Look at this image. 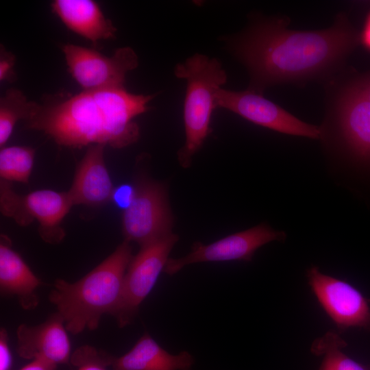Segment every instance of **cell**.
Returning <instances> with one entry per match:
<instances>
[{
	"mask_svg": "<svg viewBox=\"0 0 370 370\" xmlns=\"http://www.w3.org/2000/svg\"><path fill=\"white\" fill-rule=\"evenodd\" d=\"M40 104L28 101L26 96L16 88L8 89L0 99V146L3 147L11 136L16 122L31 119Z\"/></svg>",
	"mask_w": 370,
	"mask_h": 370,
	"instance_id": "ac0fdd59",
	"label": "cell"
},
{
	"mask_svg": "<svg viewBox=\"0 0 370 370\" xmlns=\"http://www.w3.org/2000/svg\"><path fill=\"white\" fill-rule=\"evenodd\" d=\"M42 284L21 256L11 247V243L1 236L0 244V288L7 295L18 297L25 310L35 308L39 302L36 291Z\"/></svg>",
	"mask_w": 370,
	"mask_h": 370,
	"instance_id": "e0dca14e",
	"label": "cell"
},
{
	"mask_svg": "<svg viewBox=\"0 0 370 370\" xmlns=\"http://www.w3.org/2000/svg\"><path fill=\"white\" fill-rule=\"evenodd\" d=\"M34 150L24 146L3 147L0 151V175L5 181L27 183L34 164Z\"/></svg>",
	"mask_w": 370,
	"mask_h": 370,
	"instance_id": "ffe728a7",
	"label": "cell"
},
{
	"mask_svg": "<svg viewBox=\"0 0 370 370\" xmlns=\"http://www.w3.org/2000/svg\"><path fill=\"white\" fill-rule=\"evenodd\" d=\"M216 106L280 133L312 139L321 138L320 126L301 121L262 95L248 89L233 91L219 88L216 95Z\"/></svg>",
	"mask_w": 370,
	"mask_h": 370,
	"instance_id": "30bf717a",
	"label": "cell"
},
{
	"mask_svg": "<svg viewBox=\"0 0 370 370\" xmlns=\"http://www.w3.org/2000/svg\"><path fill=\"white\" fill-rule=\"evenodd\" d=\"M179 238L173 232L140 247L127 269L118 306L113 314L119 328L130 324L140 305L164 271L169 255Z\"/></svg>",
	"mask_w": 370,
	"mask_h": 370,
	"instance_id": "8992f818",
	"label": "cell"
},
{
	"mask_svg": "<svg viewBox=\"0 0 370 370\" xmlns=\"http://www.w3.org/2000/svg\"><path fill=\"white\" fill-rule=\"evenodd\" d=\"M174 73L187 83L184 103L186 140L177 153L180 164L187 168L210 132L216 95L226 82L227 74L217 59L199 53L177 64Z\"/></svg>",
	"mask_w": 370,
	"mask_h": 370,
	"instance_id": "5b68a950",
	"label": "cell"
},
{
	"mask_svg": "<svg viewBox=\"0 0 370 370\" xmlns=\"http://www.w3.org/2000/svg\"><path fill=\"white\" fill-rule=\"evenodd\" d=\"M104 147L89 146L79 162L68 191L73 204L98 206L111 200L114 188L105 165Z\"/></svg>",
	"mask_w": 370,
	"mask_h": 370,
	"instance_id": "5bb4252c",
	"label": "cell"
},
{
	"mask_svg": "<svg viewBox=\"0 0 370 370\" xmlns=\"http://www.w3.org/2000/svg\"><path fill=\"white\" fill-rule=\"evenodd\" d=\"M113 356L85 345L77 348L71 356L70 365L73 370L111 369Z\"/></svg>",
	"mask_w": 370,
	"mask_h": 370,
	"instance_id": "44dd1931",
	"label": "cell"
},
{
	"mask_svg": "<svg viewBox=\"0 0 370 370\" xmlns=\"http://www.w3.org/2000/svg\"><path fill=\"white\" fill-rule=\"evenodd\" d=\"M12 355L8 343L6 330L0 331V370H11L12 367Z\"/></svg>",
	"mask_w": 370,
	"mask_h": 370,
	"instance_id": "603a6c76",
	"label": "cell"
},
{
	"mask_svg": "<svg viewBox=\"0 0 370 370\" xmlns=\"http://www.w3.org/2000/svg\"><path fill=\"white\" fill-rule=\"evenodd\" d=\"M66 331L58 312L35 326L21 324L16 331V352L24 359L70 365L71 343Z\"/></svg>",
	"mask_w": 370,
	"mask_h": 370,
	"instance_id": "4fadbf2b",
	"label": "cell"
},
{
	"mask_svg": "<svg viewBox=\"0 0 370 370\" xmlns=\"http://www.w3.org/2000/svg\"><path fill=\"white\" fill-rule=\"evenodd\" d=\"M124 241L99 265L71 283L58 279L49 293L67 331L77 334L98 328L101 317L113 315L119 303L124 277L133 256Z\"/></svg>",
	"mask_w": 370,
	"mask_h": 370,
	"instance_id": "3957f363",
	"label": "cell"
},
{
	"mask_svg": "<svg viewBox=\"0 0 370 370\" xmlns=\"http://www.w3.org/2000/svg\"><path fill=\"white\" fill-rule=\"evenodd\" d=\"M73 205L69 193L38 190L25 196L16 194L7 181L1 180V211L19 225H26L34 219L40 225L41 236L49 243H58L64 232L59 224Z\"/></svg>",
	"mask_w": 370,
	"mask_h": 370,
	"instance_id": "ba28073f",
	"label": "cell"
},
{
	"mask_svg": "<svg viewBox=\"0 0 370 370\" xmlns=\"http://www.w3.org/2000/svg\"><path fill=\"white\" fill-rule=\"evenodd\" d=\"M62 51L69 73L84 90L123 88L127 73L138 65L136 53L129 47L116 49L110 57L70 43Z\"/></svg>",
	"mask_w": 370,
	"mask_h": 370,
	"instance_id": "52a82bcc",
	"label": "cell"
},
{
	"mask_svg": "<svg viewBox=\"0 0 370 370\" xmlns=\"http://www.w3.org/2000/svg\"><path fill=\"white\" fill-rule=\"evenodd\" d=\"M325 116L321 138L327 145L370 161V72L349 75L344 69L323 84Z\"/></svg>",
	"mask_w": 370,
	"mask_h": 370,
	"instance_id": "277c9868",
	"label": "cell"
},
{
	"mask_svg": "<svg viewBox=\"0 0 370 370\" xmlns=\"http://www.w3.org/2000/svg\"><path fill=\"white\" fill-rule=\"evenodd\" d=\"M51 9L71 31L96 45L115 36L116 28L92 0H55Z\"/></svg>",
	"mask_w": 370,
	"mask_h": 370,
	"instance_id": "9a60e30c",
	"label": "cell"
},
{
	"mask_svg": "<svg viewBox=\"0 0 370 370\" xmlns=\"http://www.w3.org/2000/svg\"><path fill=\"white\" fill-rule=\"evenodd\" d=\"M285 15L260 18L232 42L236 57L250 75L248 90L262 95L279 84H325L345 69L360 43V34L344 12L323 29H288Z\"/></svg>",
	"mask_w": 370,
	"mask_h": 370,
	"instance_id": "6da1fadb",
	"label": "cell"
},
{
	"mask_svg": "<svg viewBox=\"0 0 370 370\" xmlns=\"http://www.w3.org/2000/svg\"><path fill=\"white\" fill-rule=\"evenodd\" d=\"M15 62L14 56L7 51L3 47H1L0 53V81H12L15 73L14 66Z\"/></svg>",
	"mask_w": 370,
	"mask_h": 370,
	"instance_id": "7402d4cb",
	"label": "cell"
},
{
	"mask_svg": "<svg viewBox=\"0 0 370 370\" xmlns=\"http://www.w3.org/2000/svg\"><path fill=\"white\" fill-rule=\"evenodd\" d=\"M135 195V188H132L129 185H122L119 187L114 188L112 199L115 204L121 207H125L126 209L134 199Z\"/></svg>",
	"mask_w": 370,
	"mask_h": 370,
	"instance_id": "cb8c5ba5",
	"label": "cell"
},
{
	"mask_svg": "<svg viewBox=\"0 0 370 370\" xmlns=\"http://www.w3.org/2000/svg\"><path fill=\"white\" fill-rule=\"evenodd\" d=\"M154 95H136L125 87L82 92L40 105L27 121L58 144L73 148L103 145L123 148L138 140L134 119L147 112Z\"/></svg>",
	"mask_w": 370,
	"mask_h": 370,
	"instance_id": "7a4b0ae2",
	"label": "cell"
},
{
	"mask_svg": "<svg viewBox=\"0 0 370 370\" xmlns=\"http://www.w3.org/2000/svg\"><path fill=\"white\" fill-rule=\"evenodd\" d=\"M173 222L165 187L149 180L140 182L122 216L125 241L141 247L172 233Z\"/></svg>",
	"mask_w": 370,
	"mask_h": 370,
	"instance_id": "9c48e42d",
	"label": "cell"
},
{
	"mask_svg": "<svg viewBox=\"0 0 370 370\" xmlns=\"http://www.w3.org/2000/svg\"><path fill=\"white\" fill-rule=\"evenodd\" d=\"M193 363L188 352L171 354L146 332L128 352L113 356L111 370H190Z\"/></svg>",
	"mask_w": 370,
	"mask_h": 370,
	"instance_id": "2e32d148",
	"label": "cell"
},
{
	"mask_svg": "<svg viewBox=\"0 0 370 370\" xmlns=\"http://www.w3.org/2000/svg\"><path fill=\"white\" fill-rule=\"evenodd\" d=\"M286 238L284 232L275 230L267 223H260L210 244L196 242L185 256L169 258L163 271L173 275L184 267L195 263L231 260L250 262L258 248L271 241H284Z\"/></svg>",
	"mask_w": 370,
	"mask_h": 370,
	"instance_id": "8fae6325",
	"label": "cell"
},
{
	"mask_svg": "<svg viewBox=\"0 0 370 370\" xmlns=\"http://www.w3.org/2000/svg\"><path fill=\"white\" fill-rule=\"evenodd\" d=\"M306 277L318 302L339 331L352 327L370 331L369 302L358 289L321 273L317 266L307 269Z\"/></svg>",
	"mask_w": 370,
	"mask_h": 370,
	"instance_id": "7c38bea8",
	"label": "cell"
},
{
	"mask_svg": "<svg viewBox=\"0 0 370 370\" xmlns=\"http://www.w3.org/2000/svg\"><path fill=\"white\" fill-rule=\"evenodd\" d=\"M360 43L370 51V10L367 14L365 23L360 34Z\"/></svg>",
	"mask_w": 370,
	"mask_h": 370,
	"instance_id": "484cf974",
	"label": "cell"
},
{
	"mask_svg": "<svg viewBox=\"0 0 370 370\" xmlns=\"http://www.w3.org/2000/svg\"><path fill=\"white\" fill-rule=\"evenodd\" d=\"M347 343L334 332H328L315 339L311 352L317 356H323L319 370H370L349 358L342 352Z\"/></svg>",
	"mask_w": 370,
	"mask_h": 370,
	"instance_id": "d6986e66",
	"label": "cell"
},
{
	"mask_svg": "<svg viewBox=\"0 0 370 370\" xmlns=\"http://www.w3.org/2000/svg\"><path fill=\"white\" fill-rule=\"evenodd\" d=\"M57 365L42 359H34L19 370H56Z\"/></svg>",
	"mask_w": 370,
	"mask_h": 370,
	"instance_id": "d4e9b609",
	"label": "cell"
}]
</instances>
